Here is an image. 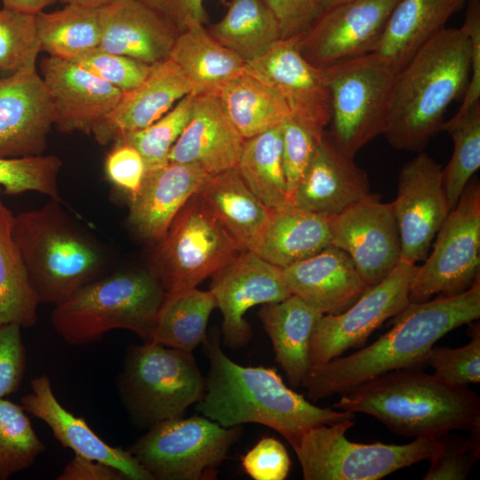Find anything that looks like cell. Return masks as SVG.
<instances>
[{
	"instance_id": "1",
	"label": "cell",
	"mask_w": 480,
	"mask_h": 480,
	"mask_svg": "<svg viewBox=\"0 0 480 480\" xmlns=\"http://www.w3.org/2000/svg\"><path fill=\"white\" fill-rule=\"evenodd\" d=\"M479 317V279L460 294L409 303L392 317V329L373 343L348 356L310 366L302 386L308 398L316 402L391 371L422 368L426 353L440 338Z\"/></svg>"
},
{
	"instance_id": "2",
	"label": "cell",
	"mask_w": 480,
	"mask_h": 480,
	"mask_svg": "<svg viewBox=\"0 0 480 480\" xmlns=\"http://www.w3.org/2000/svg\"><path fill=\"white\" fill-rule=\"evenodd\" d=\"M203 345L210 367L196 410L225 428L261 424L278 432L293 448L310 428L355 417L353 412L313 404L289 388L274 368L232 361L220 348L218 334L207 335Z\"/></svg>"
},
{
	"instance_id": "3",
	"label": "cell",
	"mask_w": 480,
	"mask_h": 480,
	"mask_svg": "<svg viewBox=\"0 0 480 480\" xmlns=\"http://www.w3.org/2000/svg\"><path fill=\"white\" fill-rule=\"evenodd\" d=\"M471 76L466 26L444 28L398 72L383 135L397 150L423 152L442 131L448 106L463 97Z\"/></svg>"
},
{
	"instance_id": "4",
	"label": "cell",
	"mask_w": 480,
	"mask_h": 480,
	"mask_svg": "<svg viewBox=\"0 0 480 480\" xmlns=\"http://www.w3.org/2000/svg\"><path fill=\"white\" fill-rule=\"evenodd\" d=\"M332 408L372 415L393 433L415 438L480 428L479 396L421 368L398 369L365 381L342 394Z\"/></svg>"
},
{
	"instance_id": "5",
	"label": "cell",
	"mask_w": 480,
	"mask_h": 480,
	"mask_svg": "<svg viewBox=\"0 0 480 480\" xmlns=\"http://www.w3.org/2000/svg\"><path fill=\"white\" fill-rule=\"evenodd\" d=\"M12 233L39 304L60 305L108 274L105 249L60 201L15 215Z\"/></svg>"
},
{
	"instance_id": "6",
	"label": "cell",
	"mask_w": 480,
	"mask_h": 480,
	"mask_svg": "<svg viewBox=\"0 0 480 480\" xmlns=\"http://www.w3.org/2000/svg\"><path fill=\"white\" fill-rule=\"evenodd\" d=\"M165 292L148 269L108 273L55 306L51 323L72 345L98 341L108 332L126 329L150 341Z\"/></svg>"
},
{
	"instance_id": "7",
	"label": "cell",
	"mask_w": 480,
	"mask_h": 480,
	"mask_svg": "<svg viewBox=\"0 0 480 480\" xmlns=\"http://www.w3.org/2000/svg\"><path fill=\"white\" fill-rule=\"evenodd\" d=\"M116 388L132 423L148 429L198 403L205 377L192 352L144 341L127 348Z\"/></svg>"
},
{
	"instance_id": "8",
	"label": "cell",
	"mask_w": 480,
	"mask_h": 480,
	"mask_svg": "<svg viewBox=\"0 0 480 480\" xmlns=\"http://www.w3.org/2000/svg\"><path fill=\"white\" fill-rule=\"evenodd\" d=\"M353 419L308 430L293 447L305 480H378L433 458L439 437H417L402 445L358 444L346 438Z\"/></svg>"
},
{
	"instance_id": "9",
	"label": "cell",
	"mask_w": 480,
	"mask_h": 480,
	"mask_svg": "<svg viewBox=\"0 0 480 480\" xmlns=\"http://www.w3.org/2000/svg\"><path fill=\"white\" fill-rule=\"evenodd\" d=\"M323 69L332 104L329 132L344 152L355 156L385 133L398 73L372 52Z\"/></svg>"
},
{
	"instance_id": "10",
	"label": "cell",
	"mask_w": 480,
	"mask_h": 480,
	"mask_svg": "<svg viewBox=\"0 0 480 480\" xmlns=\"http://www.w3.org/2000/svg\"><path fill=\"white\" fill-rule=\"evenodd\" d=\"M153 246L148 269L165 292L197 287L243 252L196 193Z\"/></svg>"
},
{
	"instance_id": "11",
	"label": "cell",
	"mask_w": 480,
	"mask_h": 480,
	"mask_svg": "<svg viewBox=\"0 0 480 480\" xmlns=\"http://www.w3.org/2000/svg\"><path fill=\"white\" fill-rule=\"evenodd\" d=\"M241 435V426L179 417L152 426L127 450L155 480H211Z\"/></svg>"
},
{
	"instance_id": "12",
	"label": "cell",
	"mask_w": 480,
	"mask_h": 480,
	"mask_svg": "<svg viewBox=\"0 0 480 480\" xmlns=\"http://www.w3.org/2000/svg\"><path fill=\"white\" fill-rule=\"evenodd\" d=\"M480 272V183L472 177L440 227L432 252L412 280L409 303L468 291Z\"/></svg>"
},
{
	"instance_id": "13",
	"label": "cell",
	"mask_w": 480,
	"mask_h": 480,
	"mask_svg": "<svg viewBox=\"0 0 480 480\" xmlns=\"http://www.w3.org/2000/svg\"><path fill=\"white\" fill-rule=\"evenodd\" d=\"M418 266L400 260L379 284L368 287L348 309L322 315L313 329L310 365L322 364L352 348L364 346L374 330L409 304V290Z\"/></svg>"
},
{
	"instance_id": "14",
	"label": "cell",
	"mask_w": 480,
	"mask_h": 480,
	"mask_svg": "<svg viewBox=\"0 0 480 480\" xmlns=\"http://www.w3.org/2000/svg\"><path fill=\"white\" fill-rule=\"evenodd\" d=\"M400 0H352L324 12L297 37L300 54L324 68L339 61L371 53Z\"/></svg>"
},
{
	"instance_id": "15",
	"label": "cell",
	"mask_w": 480,
	"mask_h": 480,
	"mask_svg": "<svg viewBox=\"0 0 480 480\" xmlns=\"http://www.w3.org/2000/svg\"><path fill=\"white\" fill-rule=\"evenodd\" d=\"M209 291L223 316V344L231 350L245 347L252 338L244 318L251 308L292 295L282 268L250 251L241 252L215 272Z\"/></svg>"
},
{
	"instance_id": "16",
	"label": "cell",
	"mask_w": 480,
	"mask_h": 480,
	"mask_svg": "<svg viewBox=\"0 0 480 480\" xmlns=\"http://www.w3.org/2000/svg\"><path fill=\"white\" fill-rule=\"evenodd\" d=\"M401 168L396 199L391 202L401 238V260L415 264L428 255L440 227L450 212L442 167L420 152Z\"/></svg>"
},
{
	"instance_id": "17",
	"label": "cell",
	"mask_w": 480,
	"mask_h": 480,
	"mask_svg": "<svg viewBox=\"0 0 480 480\" xmlns=\"http://www.w3.org/2000/svg\"><path fill=\"white\" fill-rule=\"evenodd\" d=\"M332 244L346 252L370 287L385 279L401 260L400 232L392 203L377 195L331 217Z\"/></svg>"
},
{
	"instance_id": "18",
	"label": "cell",
	"mask_w": 480,
	"mask_h": 480,
	"mask_svg": "<svg viewBox=\"0 0 480 480\" xmlns=\"http://www.w3.org/2000/svg\"><path fill=\"white\" fill-rule=\"evenodd\" d=\"M297 37L280 39L265 52L245 62L244 69L270 86L290 115L325 130L332 104L323 68L310 64L299 52Z\"/></svg>"
},
{
	"instance_id": "19",
	"label": "cell",
	"mask_w": 480,
	"mask_h": 480,
	"mask_svg": "<svg viewBox=\"0 0 480 480\" xmlns=\"http://www.w3.org/2000/svg\"><path fill=\"white\" fill-rule=\"evenodd\" d=\"M52 124L53 103L36 67L0 77V158L43 155Z\"/></svg>"
},
{
	"instance_id": "20",
	"label": "cell",
	"mask_w": 480,
	"mask_h": 480,
	"mask_svg": "<svg viewBox=\"0 0 480 480\" xmlns=\"http://www.w3.org/2000/svg\"><path fill=\"white\" fill-rule=\"evenodd\" d=\"M39 65L60 132L92 134L124 93L71 60L47 56Z\"/></svg>"
},
{
	"instance_id": "21",
	"label": "cell",
	"mask_w": 480,
	"mask_h": 480,
	"mask_svg": "<svg viewBox=\"0 0 480 480\" xmlns=\"http://www.w3.org/2000/svg\"><path fill=\"white\" fill-rule=\"evenodd\" d=\"M371 194L366 172L325 131L290 204L333 217Z\"/></svg>"
},
{
	"instance_id": "22",
	"label": "cell",
	"mask_w": 480,
	"mask_h": 480,
	"mask_svg": "<svg viewBox=\"0 0 480 480\" xmlns=\"http://www.w3.org/2000/svg\"><path fill=\"white\" fill-rule=\"evenodd\" d=\"M31 392L21 397L26 412L44 421L64 447L75 454L99 460L122 471L128 480H155L128 450L114 447L101 439L83 417L68 411L55 396L46 374L30 381Z\"/></svg>"
},
{
	"instance_id": "23",
	"label": "cell",
	"mask_w": 480,
	"mask_h": 480,
	"mask_svg": "<svg viewBox=\"0 0 480 480\" xmlns=\"http://www.w3.org/2000/svg\"><path fill=\"white\" fill-rule=\"evenodd\" d=\"M209 176L197 165L176 162L147 170L139 192L129 200L131 230L142 242L156 244Z\"/></svg>"
},
{
	"instance_id": "24",
	"label": "cell",
	"mask_w": 480,
	"mask_h": 480,
	"mask_svg": "<svg viewBox=\"0 0 480 480\" xmlns=\"http://www.w3.org/2000/svg\"><path fill=\"white\" fill-rule=\"evenodd\" d=\"M282 271L291 293L322 315L345 311L368 288L348 254L333 244Z\"/></svg>"
},
{
	"instance_id": "25",
	"label": "cell",
	"mask_w": 480,
	"mask_h": 480,
	"mask_svg": "<svg viewBox=\"0 0 480 480\" xmlns=\"http://www.w3.org/2000/svg\"><path fill=\"white\" fill-rule=\"evenodd\" d=\"M99 48L154 66L169 59L179 35L159 12L140 0H118L100 8Z\"/></svg>"
},
{
	"instance_id": "26",
	"label": "cell",
	"mask_w": 480,
	"mask_h": 480,
	"mask_svg": "<svg viewBox=\"0 0 480 480\" xmlns=\"http://www.w3.org/2000/svg\"><path fill=\"white\" fill-rule=\"evenodd\" d=\"M192 85L171 60L154 65L136 88L124 92L114 108L93 128L98 143H113L121 136L148 127L176 102L192 94Z\"/></svg>"
},
{
	"instance_id": "27",
	"label": "cell",
	"mask_w": 480,
	"mask_h": 480,
	"mask_svg": "<svg viewBox=\"0 0 480 480\" xmlns=\"http://www.w3.org/2000/svg\"><path fill=\"white\" fill-rule=\"evenodd\" d=\"M244 141L215 95H195L190 119L168 160L197 165L212 175L236 166Z\"/></svg>"
},
{
	"instance_id": "28",
	"label": "cell",
	"mask_w": 480,
	"mask_h": 480,
	"mask_svg": "<svg viewBox=\"0 0 480 480\" xmlns=\"http://www.w3.org/2000/svg\"><path fill=\"white\" fill-rule=\"evenodd\" d=\"M468 1L400 0L372 53L398 73Z\"/></svg>"
},
{
	"instance_id": "29",
	"label": "cell",
	"mask_w": 480,
	"mask_h": 480,
	"mask_svg": "<svg viewBox=\"0 0 480 480\" xmlns=\"http://www.w3.org/2000/svg\"><path fill=\"white\" fill-rule=\"evenodd\" d=\"M197 196L230 233L243 252H252L272 210L249 189L236 167L210 175Z\"/></svg>"
},
{
	"instance_id": "30",
	"label": "cell",
	"mask_w": 480,
	"mask_h": 480,
	"mask_svg": "<svg viewBox=\"0 0 480 480\" xmlns=\"http://www.w3.org/2000/svg\"><path fill=\"white\" fill-rule=\"evenodd\" d=\"M331 244V217L285 204L272 210L252 252L284 268L319 253Z\"/></svg>"
},
{
	"instance_id": "31",
	"label": "cell",
	"mask_w": 480,
	"mask_h": 480,
	"mask_svg": "<svg viewBox=\"0 0 480 480\" xmlns=\"http://www.w3.org/2000/svg\"><path fill=\"white\" fill-rule=\"evenodd\" d=\"M258 316L288 382L292 387L301 386L311 366L312 332L322 314L292 294L281 301L263 304Z\"/></svg>"
},
{
	"instance_id": "32",
	"label": "cell",
	"mask_w": 480,
	"mask_h": 480,
	"mask_svg": "<svg viewBox=\"0 0 480 480\" xmlns=\"http://www.w3.org/2000/svg\"><path fill=\"white\" fill-rule=\"evenodd\" d=\"M192 85L193 95H217L231 78L244 71L245 61L213 38L204 24L192 21L179 33L170 52Z\"/></svg>"
},
{
	"instance_id": "33",
	"label": "cell",
	"mask_w": 480,
	"mask_h": 480,
	"mask_svg": "<svg viewBox=\"0 0 480 480\" xmlns=\"http://www.w3.org/2000/svg\"><path fill=\"white\" fill-rule=\"evenodd\" d=\"M216 97L244 140L281 125L290 116L281 97L245 69L227 82Z\"/></svg>"
},
{
	"instance_id": "34",
	"label": "cell",
	"mask_w": 480,
	"mask_h": 480,
	"mask_svg": "<svg viewBox=\"0 0 480 480\" xmlns=\"http://www.w3.org/2000/svg\"><path fill=\"white\" fill-rule=\"evenodd\" d=\"M216 301L210 291L196 288L165 292L156 313L150 341L187 352L206 339Z\"/></svg>"
},
{
	"instance_id": "35",
	"label": "cell",
	"mask_w": 480,
	"mask_h": 480,
	"mask_svg": "<svg viewBox=\"0 0 480 480\" xmlns=\"http://www.w3.org/2000/svg\"><path fill=\"white\" fill-rule=\"evenodd\" d=\"M227 6L225 16L207 30L245 62L282 39L278 21L266 0H230Z\"/></svg>"
},
{
	"instance_id": "36",
	"label": "cell",
	"mask_w": 480,
	"mask_h": 480,
	"mask_svg": "<svg viewBox=\"0 0 480 480\" xmlns=\"http://www.w3.org/2000/svg\"><path fill=\"white\" fill-rule=\"evenodd\" d=\"M14 217L0 202V325L29 328L37 321L39 302L13 236Z\"/></svg>"
},
{
	"instance_id": "37",
	"label": "cell",
	"mask_w": 480,
	"mask_h": 480,
	"mask_svg": "<svg viewBox=\"0 0 480 480\" xmlns=\"http://www.w3.org/2000/svg\"><path fill=\"white\" fill-rule=\"evenodd\" d=\"M40 52L73 60L99 47L101 36L100 8L65 4L53 12L35 15Z\"/></svg>"
},
{
	"instance_id": "38",
	"label": "cell",
	"mask_w": 480,
	"mask_h": 480,
	"mask_svg": "<svg viewBox=\"0 0 480 480\" xmlns=\"http://www.w3.org/2000/svg\"><path fill=\"white\" fill-rule=\"evenodd\" d=\"M236 168L268 208L276 210L287 204L281 125L244 140Z\"/></svg>"
},
{
	"instance_id": "39",
	"label": "cell",
	"mask_w": 480,
	"mask_h": 480,
	"mask_svg": "<svg viewBox=\"0 0 480 480\" xmlns=\"http://www.w3.org/2000/svg\"><path fill=\"white\" fill-rule=\"evenodd\" d=\"M442 131L451 135L453 143L452 157L442 168L443 186L451 211L480 167V102L444 121Z\"/></svg>"
},
{
	"instance_id": "40",
	"label": "cell",
	"mask_w": 480,
	"mask_h": 480,
	"mask_svg": "<svg viewBox=\"0 0 480 480\" xmlns=\"http://www.w3.org/2000/svg\"><path fill=\"white\" fill-rule=\"evenodd\" d=\"M45 451L22 405L0 399V480L27 469Z\"/></svg>"
},
{
	"instance_id": "41",
	"label": "cell",
	"mask_w": 480,
	"mask_h": 480,
	"mask_svg": "<svg viewBox=\"0 0 480 480\" xmlns=\"http://www.w3.org/2000/svg\"><path fill=\"white\" fill-rule=\"evenodd\" d=\"M194 97L193 94L186 95L148 127L126 133L117 140L132 146L140 153L147 170L167 164L172 146L190 119Z\"/></svg>"
},
{
	"instance_id": "42",
	"label": "cell",
	"mask_w": 480,
	"mask_h": 480,
	"mask_svg": "<svg viewBox=\"0 0 480 480\" xmlns=\"http://www.w3.org/2000/svg\"><path fill=\"white\" fill-rule=\"evenodd\" d=\"M61 160L53 155L0 158V187L9 196L36 191L60 201L58 176Z\"/></svg>"
},
{
	"instance_id": "43",
	"label": "cell",
	"mask_w": 480,
	"mask_h": 480,
	"mask_svg": "<svg viewBox=\"0 0 480 480\" xmlns=\"http://www.w3.org/2000/svg\"><path fill=\"white\" fill-rule=\"evenodd\" d=\"M39 52L35 15L0 9V77L36 67Z\"/></svg>"
},
{
	"instance_id": "44",
	"label": "cell",
	"mask_w": 480,
	"mask_h": 480,
	"mask_svg": "<svg viewBox=\"0 0 480 480\" xmlns=\"http://www.w3.org/2000/svg\"><path fill=\"white\" fill-rule=\"evenodd\" d=\"M470 324V341L460 348L431 347L423 363L435 371L444 381L459 386L480 382V328Z\"/></svg>"
},
{
	"instance_id": "45",
	"label": "cell",
	"mask_w": 480,
	"mask_h": 480,
	"mask_svg": "<svg viewBox=\"0 0 480 480\" xmlns=\"http://www.w3.org/2000/svg\"><path fill=\"white\" fill-rule=\"evenodd\" d=\"M281 132L287 181V204H290L325 130L309 125L290 115L282 123Z\"/></svg>"
},
{
	"instance_id": "46",
	"label": "cell",
	"mask_w": 480,
	"mask_h": 480,
	"mask_svg": "<svg viewBox=\"0 0 480 480\" xmlns=\"http://www.w3.org/2000/svg\"><path fill=\"white\" fill-rule=\"evenodd\" d=\"M465 438L447 432L441 436V446L429 460L424 480H464L480 456V428Z\"/></svg>"
},
{
	"instance_id": "47",
	"label": "cell",
	"mask_w": 480,
	"mask_h": 480,
	"mask_svg": "<svg viewBox=\"0 0 480 480\" xmlns=\"http://www.w3.org/2000/svg\"><path fill=\"white\" fill-rule=\"evenodd\" d=\"M123 92L139 86L153 66L135 59L106 52L99 47L71 60Z\"/></svg>"
},
{
	"instance_id": "48",
	"label": "cell",
	"mask_w": 480,
	"mask_h": 480,
	"mask_svg": "<svg viewBox=\"0 0 480 480\" xmlns=\"http://www.w3.org/2000/svg\"><path fill=\"white\" fill-rule=\"evenodd\" d=\"M146 171L144 159L135 148L120 140L113 142L104 162L105 176L128 200L139 192Z\"/></svg>"
},
{
	"instance_id": "49",
	"label": "cell",
	"mask_w": 480,
	"mask_h": 480,
	"mask_svg": "<svg viewBox=\"0 0 480 480\" xmlns=\"http://www.w3.org/2000/svg\"><path fill=\"white\" fill-rule=\"evenodd\" d=\"M242 467L254 480H284L291 469V459L284 444L265 436L242 458Z\"/></svg>"
},
{
	"instance_id": "50",
	"label": "cell",
	"mask_w": 480,
	"mask_h": 480,
	"mask_svg": "<svg viewBox=\"0 0 480 480\" xmlns=\"http://www.w3.org/2000/svg\"><path fill=\"white\" fill-rule=\"evenodd\" d=\"M17 324L0 325V399L15 393L22 381L27 356Z\"/></svg>"
},
{
	"instance_id": "51",
	"label": "cell",
	"mask_w": 480,
	"mask_h": 480,
	"mask_svg": "<svg viewBox=\"0 0 480 480\" xmlns=\"http://www.w3.org/2000/svg\"><path fill=\"white\" fill-rule=\"evenodd\" d=\"M274 12L282 39L303 35L322 14L316 0H266Z\"/></svg>"
},
{
	"instance_id": "52",
	"label": "cell",
	"mask_w": 480,
	"mask_h": 480,
	"mask_svg": "<svg viewBox=\"0 0 480 480\" xmlns=\"http://www.w3.org/2000/svg\"><path fill=\"white\" fill-rule=\"evenodd\" d=\"M464 25L471 41V76L456 115H460L480 102V0H468Z\"/></svg>"
},
{
	"instance_id": "53",
	"label": "cell",
	"mask_w": 480,
	"mask_h": 480,
	"mask_svg": "<svg viewBox=\"0 0 480 480\" xmlns=\"http://www.w3.org/2000/svg\"><path fill=\"white\" fill-rule=\"evenodd\" d=\"M164 16L179 33L192 21L208 23L209 16L204 0H140ZM227 5L228 0H220Z\"/></svg>"
},
{
	"instance_id": "54",
	"label": "cell",
	"mask_w": 480,
	"mask_h": 480,
	"mask_svg": "<svg viewBox=\"0 0 480 480\" xmlns=\"http://www.w3.org/2000/svg\"><path fill=\"white\" fill-rule=\"evenodd\" d=\"M57 480H125L124 474L107 463L75 454Z\"/></svg>"
},
{
	"instance_id": "55",
	"label": "cell",
	"mask_w": 480,
	"mask_h": 480,
	"mask_svg": "<svg viewBox=\"0 0 480 480\" xmlns=\"http://www.w3.org/2000/svg\"><path fill=\"white\" fill-rule=\"evenodd\" d=\"M59 0H2L3 8L32 15L43 12L45 7Z\"/></svg>"
},
{
	"instance_id": "56",
	"label": "cell",
	"mask_w": 480,
	"mask_h": 480,
	"mask_svg": "<svg viewBox=\"0 0 480 480\" xmlns=\"http://www.w3.org/2000/svg\"><path fill=\"white\" fill-rule=\"evenodd\" d=\"M118 0H59V2L65 4H77L86 7L101 8L111 4Z\"/></svg>"
},
{
	"instance_id": "57",
	"label": "cell",
	"mask_w": 480,
	"mask_h": 480,
	"mask_svg": "<svg viewBox=\"0 0 480 480\" xmlns=\"http://www.w3.org/2000/svg\"><path fill=\"white\" fill-rule=\"evenodd\" d=\"M352 0H316V5L319 8L320 12H324L337 6L339 4L349 2Z\"/></svg>"
},
{
	"instance_id": "58",
	"label": "cell",
	"mask_w": 480,
	"mask_h": 480,
	"mask_svg": "<svg viewBox=\"0 0 480 480\" xmlns=\"http://www.w3.org/2000/svg\"><path fill=\"white\" fill-rule=\"evenodd\" d=\"M2 193H3V189H2V188L0 187V196H1Z\"/></svg>"
}]
</instances>
